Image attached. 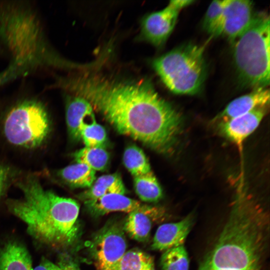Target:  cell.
I'll use <instances>...</instances> for the list:
<instances>
[{"instance_id": "obj_31", "label": "cell", "mask_w": 270, "mask_h": 270, "mask_svg": "<svg viewBox=\"0 0 270 270\" xmlns=\"http://www.w3.org/2000/svg\"><path fill=\"white\" fill-rule=\"evenodd\" d=\"M200 270H228V269H218V268H200ZM246 270H260V268H254Z\"/></svg>"}, {"instance_id": "obj_6", "label": "cell", "mask_w": 270, "mask_h": 270, "mask_svg": "<svg viewBox=\"0 0 270 270\" xmlns=\"http://www.w3.org/2000/svg\"><path fill=\"white\" fill-rule=\"evenodd\" d=\"M204 46L182 44L155 58L153 68L172 92L194 95L199 92L206 78Z\"/></svg>"}, {"instance_id": "obj_29", "label": "cell", "mask_w": 270, "mask_h": 270, "mask_svg": "<svg viewBox=\"0 0 270 270\" xmlns=\"http://www.w3.org/2000/svg\"><path fill=\"white\" fill-rule=\"evenodd\" d=\"M57 264L59 270H80L75 262L68 258H62Z\"/></svg>"}, {"instance_id": "obj_27", "label": "cell", "mask_w": 270, "mask_h": 270, "mask_svg": "<svg viewBox=\"0 0 270 270\" xmlns=\"http://www.w3.org/2000/svg\"><path fill=\"white\" fill-rule=\"evenodd\" d=\"M24 76L23 70L17 65L10 64L0 72V88L8 82Z\"/></svg>"}, {"instance_id": "obj_3", "label": "cell", "mask_w": 270, "mask_h": 270, "mask_svg": "<svg viewBox=\"0 0 270 270\" xmlns=\"http://www.w3.org/2000/svg\"><path fill=\"white\" fill-rule=\"evenodd\" d=\"M0 44L11 56L10 62L30 68L75 70L89 67L63 58L46 36L36 12L29 4L0 1Z\"/></svg>"}, {"instance_id": "obj_16", "label": "cell", "mask_w": 270, "mask_h": 270, "mask_svg": "<svg viewBox=\"0 0 270 270\" xmlns=\"http://www.w3.org/2000/svg\"><path fill=\"white\" fill-rule=\"evenodd\" d=\"M88 210L94 216H102L111 212H130L139 207L141 204L124 194H109L84 202Z\"/></svg>"}, {"instance_id": "obj_24", "label": "cell", "mask_w": 270, "mask_h": 270, "mask_svg": "<svg viewBox=\"0 0 270 270\" xmlns=\"http://www.w3.org/2000/svg\"><path fill=\"white\" fill-rule=\"evenodd\" d=\"M160 264L162 270H188L189 258L184 245L164 252Z\"/></svg>"}, {"instance_id": "obj_7", "label": "cell", "mask_w": 270, "mask_h": 270, "mask_svg": "<svg viewBox=\"0 0 270 270\" xmlns=\"http://www.w3.org/2000/svg\"><path fill=\"white\" fill-rule=\"evenodd\" d=\"M50 128L46 108L34 99L25 100L15 104L6 114L3 126L4 136L10 143L28 148L44 144Z\"/></svg>"}, {"instance_id": "obj_13", "label": "cell", "mask_w": 270, "mask_h": 270, "mask_svg": "<svg viewBox=\"0 0 270 270\" xmlns=\"http://www.w3.org/2000/svg\"><path fill=\"white\" fill-rule=\"evenodd\" d=\"M66 118L69 136L74 141L80 140V129L96 122L90 104L78 96L65 92Z\"/></svg>"}, {"instance_id": "obj_14", "label": "cell", "mask_w": 270, "mask_h": 270, "mask_svg": "<svg viewBox=\"0 0 270 270\" xmlns=\"http://www.w3.org/2000/svg\"><path fill=\"white\" fill-rule=\"evenodd\" d=\"M194 216H188L182 220L160 225L156 230L153 238V250L166 251L184 245L194 224Z\"/></svg>"}, {"instance_id": "obj_23", "label": "cell", "mask_w": 270, "mask_h": 270, "mask_svg": "<svg viewBox=\"0 0 270 270\" xmlns=\"http://www.w3.org/2000/svg\"><path fill=\"white\" fill-rule=\"evenodd\" d=\"M123 162L126 169L134 177L152 172L150 164L144 152L136 145H130L125 149Z\"/></svg>"}, {"instance_id": "obj_9", "label": "cell", "mask_w": 270, "mask_h": 270, "mask_svg": "<svg viewBox=\"0 0 270 270\" xmlns=\"http://www.w3.org/2000/svg\"><path fill=\"white\" fill-rule=\"evenodd\" d=\"M194 2L192 0H172L162 10L144 17L138 40L156 47L164 45L172 32L179 14L184 8Z\"/></svg>"}, {"instance_id": "obj_5", "label": "cell", "mask_w": 270, "mask_h": 270, "mask_svg": "<svg viewBox=\"0 0 270 270\" xmlns=\"http://www.w3.org/2000/svg\"><path fill=\"white\" fill-rule=\"evenodd\" d=\"M270 22L266 12H254L248 27L234 42L233 58L243 87L267 88L270 84Z\"/></svg>"}, {"instance_id": "obj_26", "label": "cell", "mask_w": 270, "mask_h": 270, "mask_svg": "<svg viewBox=\"0 0 270 270\" xmlns=\"http://www.w3.org/2000/svg\"><path fill=\"white\" fill-rule=\"evenodd\" d=\"M226 1H212L208 8L204 18L202 26L211 36H212L221 19Z\"/></svg>"}, {"instance_id": "obj_18", "label": "cell", "mask_w": 270, "mask_h": 270, "mask_svg": "<svg viewBox=\"0 0 270 270\" xmlns=\"http://www.w3.org/2000/svg\"><path fill=\"white\" fill-rule=\"evenodd\" d=\"M126 190L120 176L118 173L106 174L96 179L92 186L78 195L84 202L109 194H124Z\"/></svg>"}, {"instance_id": "obj_19", "label": "cell", "mask_w": 270, "mask_h": 270, "mask_svg": "<svg viewBox=\"0 0 270 270\" xmlns=\"http://www.w3.org/2000/svg\"><path fill=\"white\" fill-rule=\"evenodd\" d=\"M58 176L71 187L88 188L96 180V171L85 164L76 162L60 170Z\"/></svg>"}, {"instance_id": "obj_17", "label": "cell", "mask_w": 270, "mask_h": 270, "mask_svg": "<svg viewBox=\"0 0 270 270\" xmlns=\"http://www.w3.org/2000/svg\"><path fill=\"white\" fill-rule=\"evenodd\" d=\"M32 260L26 248L14 240L0 248V270H33Z\"/></svg>"}, {"instance_id": "obj_20", "label": "cell", "mask_w": 270, "mask_h": 270, "mask_svg": "<svg viewBox=\"0 0 270 270\" xmlns=\"http://www.w3.org/2000/svg\"><path fill=\"white\" fill-rule=\"evenodd\" d=\"M134 182L136 192L142 200L156 202L162 198L161 187L152 171L144 175L134 177Z\"/></svg>"}, {"instance_id": "obj_15", "label": "cell", "mask_w": 270, "mask_h": 270, "mask_svg": "<svg viewBox=\"0 0 270 270\" xmlns=\"http://www.w3.org/2000/svg\"><path fill=\"white\" fill-rule=\"evenodd\" d=\"M270 90L267 88H258L230 102L216 116L226 120L246 114L256 108L269 106Z\"/></svg>"}, {"instance_id": "obj_12", "label": "cell", "mask_w": 270, "mask_h": 270, "mask_svg": "<svg viewBox=\"0 0 270 270\" xmlns=\"http://www.w3.org/2000/svg\"><path fill=\"white\" fill-rule=\"evenodd\" d=\"M164 213L161 208L141 204L128 213L124 230L132 238L138 242H146L148 239L153 224L161 220Z\"/></svg>"}, {"instance_id": "obj_1", "label": "cell", "mask_w": 270, "mask_h": 270, "mask_svg": "<svg viewBox=\"0 0 270 270\" xmlns=\"http://www.w3.org/2000/svg\"><path fill=\"white\" fill-rule=\"evenodd\" d=\"M50 88L88 100L119 133L162 154L174 149L182 117L150 80H120L90 72L57 76Z\"/></svg>"}, {"instance_id": "obj_25", "label": "cell", "mask_w": 270, "mask_h": 270, "mask_svg": "<svg viewBox=\"0 0 270 270\" xmlns=\"http://www.w3.org/2000/svg\"><path fill=\"white\" fill-rule=\"evenodd\" d=\"M80 140L86 147H104L106 141L104 128L96 122L82 126L80 129Z\"/></svg>"}, {"instance_id": "obj_28", "label": "cell", "mask_w": 270, "mask_h": 270, "mask_svg": "<svg viewBox=\"0 0 270 270\" xmlns=\"http://www.w3.org/2000/svg\"><path fill=\"white\" fill-rule=\"evenodd\" d=\"M13 174L9 167L0 162V198L6 191L12 180Z\"/></svg>"}, {"instance_id": "obj_2", "label": "cell", "mask_w": 270, "mask_h": 270, "mask_svg": "<svg viewBox=\"0 0 270 270\" xmlns=\"http://www.w3.org/2000/svg\"><path fill=\"white\" fill-rule=\"evenodd\" d=\"M16 184L22 197L8 200L6 204L9 211L26 224L29 234L53 248L72 244L78 233V202L44 188L34 176Z\"/></svg>"}, {"instance_id": "obj_11", "label": "cell", "mask_w": 270, "mask_h": 270, "mask_svg": "<svg viewBox=\"0 0 270 270\" xmlns=\"http://www.w3.org/2000/svg\"><path fill=\"white\" fill-rule=\"evenodd\" d=\"M268 108V106L260 107L243 115L220 121V132L230 140L240 146L258 126Z\"/></svg>"}, {"instance_id": "obj_21", "label": "cell", "mask_w": 270, "mask_h": 270, "mask_svg": "<svg viewBox=\"0 0 270 270\" xmlns=\"http://www.w3.org/2000/svg\"><path fill=\"white\" fill-rule=\"evenodd\" d=\"M73 156L77 163L86 165L94 171L103 170L109 161V154L104 147L85 146L76 152Z\"/></svg>"}, {"instance_id": "obj_4", "label": "cell", "mask_w": 270, "mask_h": 270, "mask_svg": "<svg viewBox=\"0 0 270 270\" xmlns=\"http://www.w3.org/2000/svg\"><path fill=\"white\" fill-rule=\"evenodd\" d=\"M268 226V217L261 209L242 201L238 202L200 268H260Z\"/></svg>"}, {"instance_id": "obj_8", "label": "cell", "mask_w": 270, "mask_h": 270, "mask_svg": "<svg viewBox=\"0 0 270 270\" xmlns=\"http://www.w3.org/2000/svg\"><path fill=\"white\" fill-rule=\"evenodd\" d=\"M124 228L116 222L106 224L95 235L92 254L96 270H112L126 252Z\"/></svg>"}, {"instance_id": "obj_22", "label": "cell", "mask_w": 270, "mask_h": 270, "mask_svg": "<svg viewBox=\"0 0 270 270\" xmlns=\"http://www.w3.org/2000/svg\"><path fill=\"white\" fill-rule=\"evenodd\" d=\"M112 270H154V260L147 253L133 248L125 252Z\"/></svg>"}, {"instance_id": "obj_30", "label": "cell", "mask_w": 270, "mask_h": 270, "mask_svg": "<svg viewBox=\"0 0 270 270\" xmlns=\"http://www.w3.org/2000/svg\"><path fill=\"white\" fill-rule=\"evenodd\" d=\"M33 270H59V267L57 264L44 258L37 266L33 268Z\"/></svg>"}, {"instance_id": "obj_10", "label": "cell", "mask_w": 270, "mask_h": 270, "mask_svg": "<svg viewBox=\"0 0 270 270\" xmlns=\"http://www.w3.org/2000/svg\"><path fill=\"white\" fill-rule=\"evenodd\" d=\"M252 2L226 0L221 19L212 36H224L234 42L250 24L254 12Z\"/></svg>"}]
</instances>
